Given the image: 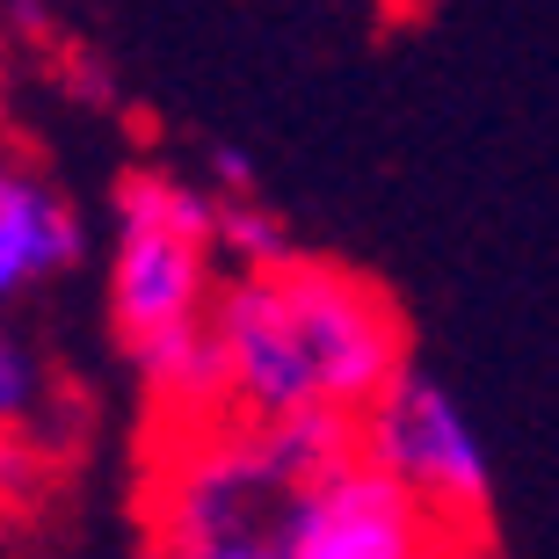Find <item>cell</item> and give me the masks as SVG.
<instances>
[{"mask_svg": "<svg viewBox=\"0 0 559 559\" xmlns=\"http://www.w3.org/2000/svg\"><path fill=\"white\" fill-rule=\"evenodd\" d=\"M44 400V364L15 328H0V429H22Z\"/></svg>", "mask_w": 559, "mask_h": 559, "instance_id": "ba28073f", "label": "cell"}, {"mask_svg": "<svg viewBox=\"0 0 559 559\" xmlns=\"http://www.w3.org/2000/svg\"><path fill=\"white\" fill-rule=\"evenodd\" d=\"M167 429L145 473V559H290L306 495L356 457V415Z\"/></svg>", "mask_w": 559, "mask_h": 559, "instance_id": "7a4b0ae2", "label": "cell"}, {"mask_svg": "<svg viewBox=\"0 0 559 559\" xmlns=\"http://www.w3.org/2000/svg\"><path fill=\"white\" fill-rule=\"evenodd\" d=\"M0 109H8V59H0Z\"/></svg>", "mask_w": 559, "mask_h": 559, "instance_id": "30bf717a", "label": "cell"}, {"mask_svg": "<svg viewBox=\"0 0 559 559\" xmlns=\"http://www.w3.org/2000/svg\"><path fill=\"white\" fill-rule=\"evenodd\" d=\"M204 189L211 197H254L262 167H254L248 145H204Z\"/></svg>", "mask_w": 559, "mask_h": 559, "instance_id": "9c48e42d", "label": "cell"}, {"mask_svg": "<svg viewBox=\"0 0 559 559\" xmlns=\"http://www.w3.org/2000/svg\"><path fill=\"white\" fill-rule=\"evenodd\" d=\"M356 457H371L378 473L400 479L415 501H429L465 538L495 516V457L479 443L473 415L457 407V393L421 364H407L356 415Z\"/></svg>", "mask_w": 559, "mask_h": 559, "instance_id": "277c9868", "label": "cell"}, {"mask_svg": "<svg viewBox=\"0 0 559 559\" xmlns=\"http://www.w3.org/2000/svg\"><path fill=\"white\" fill-rule=\"evenodd\" d=\"M211 334L226 356L233 421H298V415H364L415 356L407 312L342 262H284L218 284Z\"/></svg>", "mask_w": 559, "mask_h": 559, "instance_id": "6da1fadb", "label": "cell"}, {"mask_svg": "<svg viewBox=\"0 0 559 559\" xmlns=\"http://www.w3.org/2000/svg\"><path fill=\"white\" fill-rule=\"evenodd\" d=\"M465 531L415 501L400 479H385L371 457L334 465L298 509L290 559H457Z\"/></svg>", "mask_w": 559, "mask_h": 559, "instance_id": "5b68a950", "label": "cell"}, {"mask_svg": "<svg viewBox=\"0 0 559 559\" xmlns=\"http://www.w3.org/2000/svg\"><path fill=\"white\" fill-rule=\"evenodd\" d=\"M218 254H233L240 276L284 270V262H298V233L284 226L276 204H262V189L254 197H218Z\"/></svg>", "mask_w": 559, "mask_h": 559, "instance_id": "52a82bcc", "label": "cell"}, {"mask_svg": "<svg viewBox=\"0 0 559 559\" xmlns=\"http://www.w3.org/2000/svg\"><path fill=\"white\" fill-rule=\"evenodd\" d=\"M87 254V218L29 167L0 160V306L66 276Z\"/></svg>", "mask_w": 559, "mask_h": 559, "instance_id": "8992f818", "label": "cell"}, {"mask_svg": "<svg viewBox=\"0 0 559 559\" xmlns=\"http://www.w3.org/2000/svg\"><path fill=\"white\" fill-rule=\"evenodd\" d=\"M218 306V197L175 167H131L117 182L109 328L124 349L204 328Z\"/></svg>", "mask_w": 559, "mask_h": 559, "instance_id": "3957f363", "label": "cell"}]
</instances>
